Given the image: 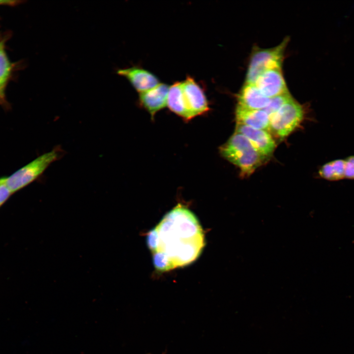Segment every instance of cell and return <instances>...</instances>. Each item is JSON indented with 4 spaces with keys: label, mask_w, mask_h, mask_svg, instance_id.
Masks as SVG:
<instances>
[{
    "label": "cell",
    "mask_w": 354,
    "mask_h": 354,
    "mask_svg": "<svg viewBox=\"0 0 354 354\" xmlns=\"http://www.w3.org/2000/svg\"><path fill=\"white\" fill-rule=\"evenodd\" d=\"M318 174L322 178L330 181L345 178V160L338 159L326 163L321 167Z\"/></svg>",
    "instance_id": "obj_14"
},
{
    "label": "cell",
    "mask_w": 354,
    "mask_h": 354,
    "mask_svg": "<svg viewBox=\"0 0 354 354\" xmlns=\"http://www.w3.org/2000/svg\"><path fill=\"white\" fill-rule=\"evenodd\" d=\"M4 181H4L0 184V207L7 201L12 194V193L5 185Z\"/></svg>",
    "instance_id": "obj_18"
},
{
    "label": "cell",
    "mask_w": 354,
    "mask_h": 354,
    "mask_svg": "<svg viewBox=\"0 0 354 354\" xmlns=\"http://www.w3.org/2000/svg\"><path fill=\"white\" fill-rule=\"evenodd\" d=\"M11 71V65L4 50L3 44L0 43V86L3 87Z\"/></svg>",
    "instance_id": "obj_16"
},
{
    "label": "cell",
    "mask_w": 354,
    "mask_h": 354,
    "mask_svg": "<svg viewBox=\"0 0 354 354\" xmlns=\"http://www.w3.org/2000/svg\"><path fill=\"white\" fill-rule=\"evenodd\" d=\"M237 105L250 110H263L270 98L264 95L254 84L246 83L237 96Z\"/></svg>",
    "instance_id": "obj_11"
},
{
    "label": "cell",
    "mask_w": 354,
    "mask_h": 354,
    "mask_svg": "<svg viewBox=\"0 0 354 354\" xmlns=\"http://www.w3.org/2000/svg\"><path fill=\"white\" fill-rule=\"evenodd\" d=\"M169 86L159 83L154 88L139 93V101L153 118L157 112L167 106Z\"/></svg>",
    "instance_id": "obj_10"
},
{
    "label": "cell",
    "mask_w": 354,
    "mask_h": 354,
    "mask_svg": "<svg viewBox=\"0 0 354 354\" xmlns=\"http://www.w3.org/2000/svg\"><path fill=\"white\" fill-rule=\"evenodd\" d=\"M292 98L289 92L271 98L268 104L263 110L267 113L270 118L285 103Z\"/></svg>",
    "instance_id": "obj_15"
},
{
    "label": "cell",
    "mask_w": 354,
    "mask_h": 354,
    "mask_svg": "<svg viewBox=\"0 0 354 354\" xmlns=\"http://www.w3.org/2000/svg\"><path fill=\"white\" fill-rule=\"evenodd\" d=\"M235 132L246 137L265 159L270 157L275 150V141L266 130L256 129L236 123Z\"/></svg>",
    "instance_id": "obj_7"
},
{
    "label": "cell",
    "mask_w": 354,
    "mask_h": 354,
    "mask_svg": "<svg viewBox=\"0 0 354 354\" xmlns=\"http://www.w3.org/2000/svg\"><path fill=\"white\" fill-rule=\"evenodd\" d=\"M220 153L240 169L242 177L250 176L266 159L242 134L235 132L220 148Z\"/></svg>",
    "instance_id": "obj_2"
},
{
    "label": "cell",
    "mask_w": 354,
    "mask_h": 354,
    "mask_svg": "<svg viewBox=\"0 0 354 354\" xmlns=\"http://www.w3.org/2000/svg\"><path fill=\"white\" fill-rule=\"evenodd\" d=\"M5 177L0 178V184H1L4 180Z\"/></svg>",
    "instance_id": "obj_20"
},
{
    "label": "cell",
    "mask_w": 354,
    "mask_h": 354,
    "mask_svg": "<svg viewBox=\"0 0 354 354\" xmlns=\"http://www.w3.org/2000/svg\"><path fill=\"white\" fill-rule=\"evenodd\" d=\"M16 2L15 1L11 0H0V4H12Z\"/></svg>",
    "instance_id": "obj_19"
},
{
    "label": "cell",
    "mask_w": 354,
    "mask_h": 354,
    "mask_svg": "<svg viewBox=\"0 0 354 354\" xmlns=\"http://www.w3.org/2000/svg\"><path fill=\"white\" fill-rule=\"evenodd\" d=\"M117 73L128 80L139 93L147 91L160 83L155 75L138 66L120 69L117 71Z\"/></svg>",
    "instance_id": "obj_9"
},
{
    "label": "cell",
    "mask_w": 354,
    "mask_h": 354,
    "mask_svg": "<svg viewBox=\"0 0 354 354\" xmlns=\"http://www.w3.org/2000/svg\"><path fill=\"white\" fill-rule=\"evenodd\" d=\"M167 106L171 111L185 119H191L185 104L181 82H176L169 87Z\"/></svg>",
    "instance_id": "obj_13"
},
{
    "label": "cell",
    "mask_w": 354,
    "mask_h": 354,
    "mask_svg": "<svg viewBox=\"0 0 354 354\" xmlns=\"http://www.w3.org/2000/svg\"><path fill=\"white\" fill-rule=\"evenodd\" d=\"M288 40L284 39L275 47L260 49L253 52L247 70L246 83L255 84L259 76L266 70L281 69Z\"/></svg>",
    "instance_id": "obj_5"
},
{
    "label": "cell",
    "mask_w": 354,
    "mask_h": 354,
    "mask_svg": "<svg viewBox=\"0 0 354 354\" xmlns=\"http://www.w3.org/2000/svg\"><path fill=\"white\" fill-rule=\"evenodd\" d=\"M59 156L58 152L55 150L40 155L9 177H5V185L12 194L21 190L37 179Z\"/></svg>",
    "instance_id": "obj_3"
},
{
    "label": "cell",
    "mask_w": 354,
    "mask_h": 354,
    "mask_svg": "<svg viewBox=\"0 0 354 354\" xmlns=\"http://www.w3.org/2000/svg\"><path fill=\"white\" fill-rule=\"evenodd\" d=\"M269 98L289 92L281 69L267 70L260 74L255 84Z\"/></svg>",
    "instance_id": "obj_8"
},
{
    "label": "cell",
    "mask_w": 354,
    "mask_h": 354,
    "mask_svg": "<svg viewBox=\"0 0 354 354\" xmlns=\"http://www.w3.org/2000/svg\"><path fill=\"white\" fill-rule=\"evenodd\" d=\"M185 104L191 119L209 110L208 101L202 87L194 79L188 76L181 82Z\"/></svg>",
    "instance_id": "obj_6"
},
{
    "label": "cell",
    "mask_w": 354,
    "mask_h": 354,
    "mask_svg": "<svg viewBox=\"0 0 354 354\" xmlns=\"http://www.w3.org/2000/svg\"><path fill=\"white\" fill-rule=\"evenodd\" d=\"M236 119V123L256 129L269 130L270 118L263 110L247 109L237 106Z\"/></svg>",
    "instance_id": "obj_12"
},
{
    "label": "cell",
    "mask_w": 354,
    "mask_h": 354,
    "mask_svg": "<svg viewBox=\"0 0 354 354\" xmlns=\"http://www.w3.org/2000/svg\"><path fill=\"white\" fill-rule=\"evenodd\" d=\"M147 242L155 267L165 271L194 261L204 247V234L194 213L178 205L148 232Z\"/></svg>",
    "instance_id": "obj_1"
},
{
    "label": "cell",
    "mask_w": 354,
    "mask_h": 354,
    "mask_svg": "<svg viewBox=\"0 0 354 354\" xmlns=\"http://www.w3.org/2000/svg\"><path fill=\"white\" fill-rule=\"evenodd\" d=\"M1 88H2V87H1V86H0V91H1L0 90H1Z\"/></svg>",
    "instance_id": "obj_21"
},
{
    "label": "cell",
    "mask_w": 354,
    "mask_h": 354,
    "mask_svg": "<svg viewBox=\"0 0 354 354\" xmlns=\"http://www.w3.org/2000/svg\"><path fill=\"white\" fill-rule=\"evenodd\" d=\"M304 115L302 106L292 98L270 118L269 130L284 139L299 126Z\"/></svg>",
    "instance_id": "obj_4"
},
{
    "label": "cell",
    "mask_w": 354,
    "mask_h": 354,
    "mask_svg": "<svg viewBox=\"0 0 354 354\" xmlns=\"http://www.w3.org/2000/svg\"><path fill=\"white\" fill-rule=\"evenodd\" d=\"M0 92H1V91H0V94H1Z\"/></svg>",
    "instance_id": "obj_22"
},
{
    "label": "cell",
    "mask_w": 354,
    "mask_h": 354,
    "mask_svg": "<svg viewBox=\"0 0 354 354\" xmlns=\"http://www.w3.org/2000/svg\"><path fill=\"white\" fill-rule=\"evenodd\" d=\"M345 178L354 179V155L345 159Z\"/></svg>",
    "instance_id": "obj_17"
}]
</instances>
